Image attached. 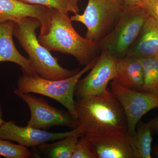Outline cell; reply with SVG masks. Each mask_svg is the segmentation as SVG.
<instances>
[{
    "mask_svg": "<svg viewBox=\"0 0 158 158\" xmlns=\"http://www.w3.org/2000/svg\"><path fill=\"white\" fill-rule=\"evenodd\" d=\"M78 128L83 135H127L124 110L111 90L75 100Z\"/></svg>",
    "mask_w": 158,
    "mask_h": 158,
    "instance_id": "cell-1",
    "label": "cell"
},
{
    "mask_svg": "<svg viewBox=\"0 0 158 158\" xmlns=\"http://www.w3.org/2000/svg\"><path fill=\"white\" fill-rule=\"evenodd\" d=\"M69 13L52 9L49 30L40 34L39 42L49 51L73 56L80 65H88L98 57L99 43L82 37L74 28Z\"/></svg>",
    "mask_w": 158,
    "mask_h": 158,
    "instance_id": "cell-2",
    "label": "cell"
},
{
    "mask_svg": "<svg viewBox=\"0 0 158 158\" xmlns=\"http://www.w3.org/2000/svg\"><path fill=\"white\" fill-rule=\"evenodd\" d=\"M41 27L38 20L27 17L15 23L13 36L17 38L20 45L28 55L36 73L40 77L50 80L68 78L79 70L66 69L58 62L50 51L39 42L36 31Z\"/></svg>",
    "mask_w": 158,
    "mask_h": 158,
    "instance_id": "cell-3",
    "label": "cell"
},
{
    "mask_svg": "<svg viewBox=\"0 0 158 158\" xmlns=\"http://www.w3.org/2000/svg\"><path fill=\"white\" fill-rule=\"evenodd\" d=\"M98 58L72 76L63 80H48L38 75L23 73L18 80L17 89L24 93L37 94L53 99L64 106L77 120L74 100L76 87L81 77L92 68Z\"/></svg>",
    "mask_w": 158,
    "mask_h": 158,
    "instance_id": "cell-4",
    "label": "cell"
},
{
    "mask_svg": "<svg viewBox=\"0 0 158 158\" xmlns=\"http://www.w3.org/2000/svg\"><path fill=\"white\" fill-rule=\"evenodd\" d=\"M147 17L140 6L124 7L116 25L99 41L101 51H106L116 59L127 56Z\"/></svg>",
    "mask_w": 158,
    "mask_h": 158,
    "instance_id": "cell-5",
    "label": "cell"
},
{
    "mask_svg": "<svg viewBox=\"0 0 158 158\" xmlns=\"http://www.w3.org/2000/svg\"><path fill=\"white\" fill-rule=\"evenodd\" d=\"M124 7L121 0H88L84 13L74 14L70 19L86 27L87 39L99 42L116 25Z\"/></svg>",
    "mask_w": 158,
    "mask_h": 158,
    "instance_id": "cell-6",
    "label": "cell"
},
{
    "mask_svg": "<svg viewBox=\"0 0 158 158\" xmlns=\"http://www.w3.org/2000/svg\"><path fill=\"white\" fill-rule=\"evenodd\" d=\"M13 93L30 109L31 117L27 126L30 127L45 131L53 127H66L72 130L78 127L77 120L68 111L52 106L43 98L23 93L17 89H15Z\"/></svg>",
    "mask_w": 158,
    "mask_h": 158,
    "instance_id": "cell-7",
    "label": "cell"
},
{
    "mask_svg": "<svg viewBox=\"0 0 158 158\" xmlns=\"http://www.w3.org/2000/svg\"><path fill=\"white\" fill-rule=\"evenodd\" d=\"M112 93L124 110L127 122V135L133 137L137 125L151 110L158 108V94L129 89L116 81L110 82Z\"/></svg>",
    "mask_w": 158,
    "mask_h": 158,
    "instance_id": "cell-8",
    "label": "cell"
},
{
    "mask_svg": "<svg viewBox=\"0 0 158 158\" xmlns=\"http://www.w3.org/2000/svg\"><path fill=\"white\" fill-rule=\"evenodd\" d=\"M117 59L105 51H101L98 59L89 73L79 80L74 96L77 98L93 96L102 93L114 80Z\"/></svg>",
    "mask_w": 158,
    "mask_h": 158,
    "instance_id": "cell-9",
    "label": "cell"
},
{
    "mask_svg": "<svg viewBox=\"0 0 158 158\" xmlns=\"http://www.w3.org/2000/svg\"><path fill=\"white\" fill-rule=\"evenodd\" d=\"M75 135H84L78 127L70 131L52 133L27 125L19 126L14 120L5 121L0 126V138L15 141L27 148L39 146L50 141L59 140L67 136Z\"/></svg>",
    "mask_w": 158,
    "mask_h": 158,
    "instance_id": "cell-10",
    "label": "cell"
},
{
    "mask_svg": "<svg viewBox=\"0 0 158 158\" xmlns=\"http://www.w3.org/2000/svg\"><path fill=\"white\" fill-rule=\"evenodd\" d=\"M52 9L30 5L19 0H0V23L11 21L17 23L27 17L34 18L41 24L40 35L48 33Z\"/></svg>",
    "mask_w": 158,
    "mask_h": 158,
    "instance_id": "cell-11",
    "label": "cell"
},
{
    "mask_svg": "<svg viewBox=\"0 0 158 158\" xmlns=\"http://www.w3.org/2000/svg\"><path fill=\"white\" fill-rule=\"evenodd\" d=\"M96 158H135L132 137L117 135H85Z\"/></svg>",
    "mask_w": 158,
    "mask_h": 158,
    "instance_id": "cell-12",
    "label": "cell"
},
{
    "mask_svg": "<svg viewBox=\"0 0 158 158\" xmlns=\"http://www.w3.org/2000/svg\"><path fill=\"white\" fill-rule=\"evenodd\" d=\"M15 22L11 21L0 23V62H9L20 66L23 73L38 75L29 59L18 51L13 42Z\"/></svg>",
    "mask_w": 158,
    "mask_h": 158,
    "instance_id": "cell-13",
    "label": "cell"
},
{
    "mask_svg": "<svg viewBox=\"0 0 158 158\" xmlns=\"http://www.w3.org/2000/svg\"><path fill=\"white\" fill-rule=\"evenodd\" d=\"M127 56L138 58L158 56V20L147 16Z\"/></svg>",
    "mask_w": 158,
    "mask_h": 158,
    "instance_id": "cell-14",
    "label": "cell"
},
{
    "mask_svg": "<svg viewBox=\"0 0 158 158\" xmlns=\"http://www.w3.org/2000/svg\"><path fill=\"white\" fill-rule=\"evenodd\" d=\"M113 80L126 88L141 91L144 73L139 58L126 56L117 59Z\"/></svg>",
    "mask_w": 158,
    "mask_h": 158,
    "instance_id": "cell-15",
    "label": "cell"
},
{
    "mask_svg": "<svg viewBox=\"0 0 158 158\" xmlns=\"http://www.w3.org/2000/svg\"><path fill=\"white\" fill-rule=\"evenodd\" d=\"M156 117L147 123L139 121L132 137V145L135 158H151L152 127Z\"/></svg>",
    "mask_w": 158,
    "mask_h": 158,
    "instance_id": "cell-16",
    "label": "cell"
},
{
    "mask_svg": "<svg viewBox=\"0 0 158 158\" xmlns=\"http://www.w3.org/2000/svg\"><path fill=\"white\" fill-rule=\"evenodd\" d=\"M81 136H67L52 143H46L38 146L37 154L44 157L71 158L77 141Z\"/></svg>",
    "mask_w": 158,
    "mask_h": 158,
    "instance_id": "cell-17",
    "label": "cell"
},
{
    "mask_svg": "<svg viewBox=\"0 0 158 158\" xmlns=\"http://www.w3.org/2000/svg\"><path fill=\"white\" fill-rule=\"evenodd\" d=\"M139 59L144 73V83L141 91L158 94V56Z\"/></svg>",
    "mask_w": 158,
    "mask_h": 158,
    "instance_id": "cell-18",
    "label": "cell"
},
{
    "mask_svg": "<svg viewBox=\"0 0 158 158\" xmlns=\"http://www.w3.org/2000/svg\"><path fill=\"white\" fill-rule=\"evenodd\" d=\"M26 4L44 6L64 12L78 13L79 0H19Z\"/></svg>",
    "mask_w": 158,
    "mask_h": 158,
    "instance_id": "cell-19",
    "label": "cell"
},
{
    "mask_svg": "<svg viewBox=\"0 0 158 158\" xmlns=\"http://www.w3.org/2000/svg\"><path fill=\"white\" fill-rule=\"evenodd\" d=\"M31 152L27 148L0 138V156L6 158H27Z\"/></svg>",
    "mask_w": 158,
    "mask_h": 158,
    "instance_id": "cell-20",
    "label": "cell"
},
{
    "mask_svg": "<svg viewBox=\"0 0 158 158\" xmlns=\"http://www.w3.org/2000/svg\"><path fill=\"white\" fill-rule=\"evenodd\" d=\"M71 158H96L87 136L80 137L75 146Z\"/></svg>",
    "mask_w": 158,
    "mask_h": 158,
    "instance_id": "cell-21",
    "label": "cell"
},
{
    "mask_svg": "<svg viewBox=\"0 0 158 158\" xmlns=\"http://www.w3.org/2000/svg\"><path fill=\"white\" fill-rule=\"evenodd\" d=\"M139 6L148 17L158 20V0H143Z\"/></svg>",
    "mask_w": 158,
    "mask_h": 158,
    "instance_id": "cell-22",
    "label": "cell"
},
{
    "mask_svg": "<svg viewBox=\"0 0 158 158\" xmlns=\"http://www.w3.org/2000/svg\"><path fill=\"white\" fill-rule=\"evenodd\" d=\"M143 0H121L123 5L124 7L139 6Z\"/></svg>",
    "mask_w": 158,
    "mask_h": 158,
    "instance_id": "cell-23",
    "label": "cell"
},
{
    "mask_svg": "<svg viewBox=\"0 0 158 158\" xmlns=\"http://www.w3.org/2000/svg\"><path fill=\"white\" fill-rule=\"evenodd\" d=\"M152 133L153 134H156L158 135V115L156 116L155 122L153 125Z\"/></svg>",
    "mask_w": 158,
    "mask_h": 158,
    "instance_id": "cell-24",
    "label": "cell"
},
{
    "mask_svg": "<svg viewBox=\"0 0 158 158\" xmlns=\"http://www.w3.org/2000/svg\"><path fill=\"white\" fill-rule=\"evenodd\" d=\"M152 156L158 158V143L154 146L152 150Z\"/></svg>",
    "mask_w": 158,
    "mask_h": 158,
    "instance_id": "cell-25",
    "label": "cell"
},
{
    "mask_svg": "<svg viewBox=\"0 0 158 158\" xmlns=\"http://www.w3.org/2000/svg\"><path fill=\"white\" fill-rule=\"evenodd\" d=\"M3 111L2 109V106L0 104V126L2 124H3V123L5 121L3 120Z\"/></svg>",
    "mask_w": 158,
    "mask_h": 158,
    "instance_id": "cell-26",
    "label": "cell"
}]
</instances>
